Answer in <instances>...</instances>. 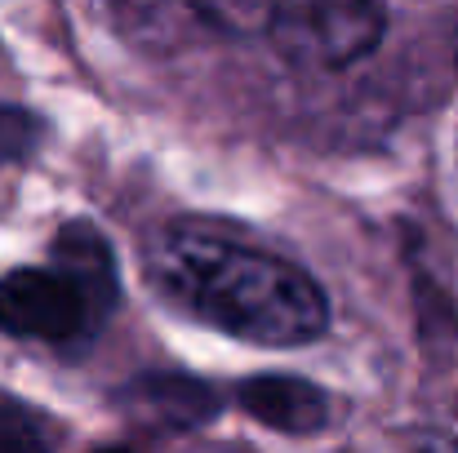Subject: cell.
Here are the masks:
<instances>
[{"label":"cell","mask_w":458,"mask_h":453,"mask_svg":"<svg viewBox=\"0 0 458 453\" xmlns=\"http://www.w3.org/2000/svg\"><path fill=\"white\" fill-rule=\"evenodd\" d=\"M148 281L200 324L259 347H303L329 324V302L303 267L205 222H174L152 236Z\"/></svg>","instance_id":"6da1fadb"},{"label":"cell","mask_w":458,"mask_h":453,"mask_svg":"<svg viewBox=\"0 0 458 453\" xmlns=\"http://www.w3.org/2000/svg\"><path fill=\"white\" fill-rule=\"evenodd\" d=\"M121 302V272L112 240L94 222L58 227L45 267L0 276V333L72 347L103 329Z\"/></svg>","instance_id":"7a4b0ae2"},{"label":"cell","mask_w":458,"mask_h":453,"mask_svg":"<svg viewBox=\"0 0 458 453\" xmlns=\"http://www.w3.org/2000/svg\"><path fill=\"white\" fill-rule=\"evenodd\" d=\"M383 27H387V9L369 0H285L267 9L263 36L294 67L338 71L374 54Z\"/></svg>","instance_id":"3957f363"},{"label":"cell","mask_w":458,"mask_h":453,"mask_svg":"<svg viewBox=\"0 0 458 453\" xmlns=\"http://www.w3.org/2000/svg\"><path fill=\"white\" fill-rule=\"evenodd\" d=\"M116 405L143 423V427H165V432H191L205 427L223 414V396L214 382L191 378V373H143L121 387Z\"/></svg>","instance_id":"277c9868"},{"label":"cell","mask_w":458,"mask_h":453,"mask_svg":"<svg viewBox=\"0 0 458 453\" xmlns=\"http://www.w3.org/2000/svg\"><path fill=\"white\" fill-rule=\"evenodd\" d=\"M236 405L254 423L272 432H290V436H311L329 423V396L294 373H254L236 382Z\"/></svg>","instance_id":"5b68a950"},{"label":"cell","mask_w":458,"mask_h":453,"mask_svg":"<svg viewBox=\"0 0 458 453\" xmlns=\"http://www.w3.org/2000/svg\"><path fill=\"white\" fill-rule=\"evenodd\" d=\"M54 423L40 409L0 391V453H54Z\"/></svg>","instance_id":"8992f818"},{"label":"cell","mask_w":458,"mask_h":453,"mask_svg":"<svg viewBox=\"0 0 458 453\" xmlns=\"http://www.w3.org/2000/svg\"><path fill=\"white\" fill-rule=\"evenodd\" d=\"M45 138V121L27 107L0 103V164H22L31 160Z\"/></svg>","instance_id":"52a82bcc"},{"label":"cell","mask_w":458,"mask_h":453,"mask_svg":"<svg viewBox=\"0 0 458 453\" xmlns=\"http://www.w3.org/2000/svg\"><path fill=\"white\" fill-rule=\"evenodd\" d=\"M98 453H130V449H98Z\"/></svg>","instance_id":"ba28073f"}]
</instances>
